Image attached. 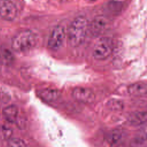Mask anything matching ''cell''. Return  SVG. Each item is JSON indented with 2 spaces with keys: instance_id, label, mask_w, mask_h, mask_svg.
I'll use <instances>...</instances> for the list:
<instances>
[{
  "instance_id": "6da1fadb",
  "label": "cell",
  "mask_w": 147,
  "mask_h": 147,
  "mask_svg": "<svg viewBox=\"0 0 147 147\" xmlns=\"http://www.w3.org/2000/svg\"><path fill=\"white\" fill-rule=\"evenodd\" d=\"M88 21L86 17L79 16L71 23L68 30V42L72 47L81 45L86 37L88 30Z\"/></svg>"
},
{
  "instance_id": "7a4b0ae2",
  "label": "cell",
  "mask_w": 147,
  "mask_h": 147,
  "mask_svg": "<svg viewBox=\"0 0 147 147\" xmlns=\"http://www.w3.org/2000/svg\"><path fill=\"white\" fill-rule=\"evenodd\" d=\"M37 34L32 30L26 29L17 33L11 41V48L17 52H25L32 49L37 44Z\"/></svg>"
},
{
  "instance_id": "3957f363",
  "label": "cell",
  "mask_w": 147,
  "mask_h": 147,
  "mask_svg": "<svg viewBox=\"0 0 147 147\" xmlns=\"http://www.w3.org/2000/svg\"><path fill=\"white\" fill-rule=\"evenodd\" d=\"M113 49V45L111 39L109 37H102L95 44L92 55L96 60H104L111 54Z\"/></svg>"
},
{
  "instance_id": "277c9868",
  "label": "cell",
  "mask_w": 147,
  "mask_h": 147,
  "mask_svg": "<svg viewBox=\"0 0 147 147\" xmlns=\"http://www.w3.org/2000/svg\"><path fill=\"white\" fill-rule=\"evenodd\" d=\"M65 37V32L64 27L61 25L56 26L49 37L48 47L53 51L59 49L64 42Z\"/></svg>"
},
{
  "instance_id": "5b68a950",
  "label": "cell",
  "mask_w": 147,
  "mask_h": 147,
  "mask_svg": "<svg viewBox=\"0 0 147 147\" xmlns=\"http://www.w3.org/2000/svg\"><path fill=\"white\" fill-rule=\"evenodd\" d=\"M72 95L76 100L83 103H92L95 99L94 91L85 87H75L72 92Z\"/></svg>"
},
{
  "instance_id": "8992f818",
  "label": "cell",
  "mask_w": 147,
  "mask_h": 147,
  "mask_svg": "<svg viewBox=\"0 0 147 147\" xmlns=\"http://www.w3.org/2000/svg\"><path fill=\"white\" fill-rule=\"evenodd\" d=\"M18 14L16 5L11 1L0 0V17L7 20L12 21Z\"/></svg>"
},
{
  "instance_id": "52a82bcc",
  "label": "cell",
  "mask_w": 147,
  "mask_h": 147,
  "mask_svg": "<svg viewBox=\"0 0 147 147\" xmlns=\"http://www.w3.org/2000/svg\"><path fill=\"white\" fill-rule=\"evenodd\" d=\"M108 24L107 18L104 16H98L91 22L89 28L90 33L94 36H97L101 34L106 28Z\"/></svg>"
},
{
  "instance_id": "ba28073f",
  "label": "cell",
  "mask_w": 147,
  "mask_h": 147,
  "mask_svg": "<svg viewBox=\"0 0 147 147\" xmlns=\"http://www.w3.org/2000/svg\"><path fill=\"white\" fill-rule=\"evenodd\" d=\"M2 115L9 123H15L18 120V109L15 105H9L3 109Z\"/></svg>"
},
{
  "instance_id": "9c48e42d",
  "label": "cell",
  "mask_w": 147,
  "mask_h": 147,
  "mask_svg": "<svg viewBox=\"0 0 147 147\" xmlns=\"http://www.w3.org/2000/svg\"><path fill=\"white\" fill-rule=\"evenodd\" d=\"M39 96L47 102H55L60 96V92L54 88H44L39 91Z\"/></svg>"
},
{
  "instance_id": "30bf717a",
  "label": "cell",
  "mask_w": 147,
  "mask_h": 147,
  "mask_svg": "<svg viewBox=\"0 0 147 147\" xmlns=\"http://www.w3.org/2000/svg\"><path fill=\"white\" fill-rule=\"evenodd\" d=\"M128 92L133 96H140L146 94L147 86L144 82H137L130 84L127 88Z\"/></svg>"
},
{
  "instance_id": "8fae6325",
  "label": "cell",
  "mask_w": 147,
  "mask_h": 147,
  "mask_svg": "<svg viewBox=\"0 0 147 147\" xmlns=\"http://www.w3.org/2000/svg\"><path fill=\"white\" fill-rule=\"evenodd\" d=\"M14 60L13 53L10 51L4 48H0V64L7 65L12 63Z\"/></svg>"
},
{
  "instance_id": "7c38bea8",
  "label": "cell",
  "mask_w": 147,
  "mask_h": 147,
  "mask_svg": "<svg viewBox=\"0 0 147 147\" xmlns=\"http://www.w3.org/2000/svg\"><path fill=\"white\" fill-rule=\"evenodd\" d=\"M129 122L134 125L143 124L146 121V113L145 112H136L130 115Z\"/></svg>"
},
{
  "instance_id": "4fadbf2b",
  "label": "cell",
  "mask_w": 147,
  "mask_h": 147,
  "mask_svg": "<svg viewBox=\"0 0 147 147\" xmlns=\"http://www.w3.org/2000/svg\"><path fill=\"white\" fill-rule=\"evenodd\" d=\"M106 9L109 12L117 13L119 12L123 6V2L111 1L109 2L106 6Z\"/></svg>"
},
{
  "instance_id": "5bb4252c",
  "label": "cell",
  "mask_w": 147,
  "mask_h": 147,
  "mask_svg": "<svg viewBox=\"0 0 147 147\" xmlns=\"http://www.w3.org/2000/svg\"><path fill=\"white\" fill-rule=\"evenodd\" d=\"M7 147H26L25 142L18 138H11L8 140Z\"/></svg>"
}]
</instances>
